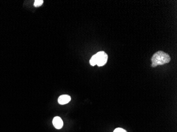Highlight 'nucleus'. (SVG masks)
I'll return each mask as SVG.
<instances>
[{"label": "nucleus", "instance_id": "obj_2", "mask_svg": "<svg viewBox=\"0 0 177 132\" xmlns=\"http://www.w3.org/2000/svg\"><path fill=\"white\" fill-rule=\"evenodd\" d=\"M93 57L96 61V65H98L99 67L103 66L107 63L108 55L104 51H99Z\"/></svg>", "mask_w": 177, "mask_h": 132}, {"label": "nucleus", "instance_id": "obj_4", "mask_svg": "<svg viewBox=\"0 0 177 132\" xmlns=\"http://www.w3.org/2000/svg\"><path fill=\"white\" fill-rule=\"evenodd\" d=\"M71 99V97L67 95H63L58 99V102L60 105H65L69 103Z\"/></svg>", "mask_w": 177, "mask_h": 132}, {"label": "nucleus", "instance_id": "obj_3", "mask_svg": "<svg viewBox=\"0 0 177 132\" xmlns=\"http://www.w3.org/2000/svg\"><path fill=\"white\" fill-rule=\"evenodd\" d=\"M53 124L54 126L57 129L62 128L63 126V122L61 118L56 116L54 118L53 120Z\"/></svg>", "mask_w": 177, "mask_h": 132}, {"label": "nucleus", "instance_id": "obj_5", "mask_svg": "<svg viewBox=\"0 0 177 132\" xmlns=\"http://www.w3.org/2000/svg\"><path fill=\"white\" fill-rule=\"evenodd\" d=\"M44 3L43 0H35L34 2V6L35 7H39L43 5Z\"/></svg>", "mask_w": 177, "mask_h": 132}, {"label": "nucleus", "instance_id": "obj_6", "mask_svg": "<svg viewBox=\"0 0 177 132\" xmlns=\"http://www.w3.org/2000/svg\"><path fill=\"white\" fill-rule=\"evenodd\" d=\"M114 132H127V131L122 128H117L115 129Z\"/></svg>", "mask_w": 177, "mask_h": 132}, {"label": "nucleus", "instance_id": "obj_1", "mask_svg": "<svg viewBox=\"0 0 177 132\" xmlns=\"http://www.w3.org/2000/svg\"><path fill=\"white\" fill-rule=\"evenodd\" d=\"M171 60L170 55L167 53L159 51L153 55L151 61L152 67H156L159 65H163L169 63Z\"/></svg>", "mask_w": 177, "mask_h": 132}]
</instances>
